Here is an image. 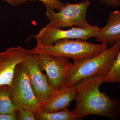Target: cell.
Masks as SVG:
<instances>
[{"instance_id":"7","label":"cell","mask_w":120,"mask_h":120,"mask_svg":"<svg viewBox=\"0 0 120 120\" xmlns=\"http://www.w3.org/2000/svg\"><path fill=\"white\" fill-rule=\"evenodd\" d=\"M20 64L28 70L33 89L42 107L55 95L57 90L52 88L47 76L42 73L37 54L28 56Z\"/></svg>"},{"instance_id":"17","label":"cell","mask_w":120,"mask_h":120,"mask_svg":"<svg viewBox=\"0 0 120 120\" xmlns=\"http://www.w3.org/2000/svg\"><path fill=\"white\" fill-rule=\"evenodd\" d=\"M100 2L107 6L117 8L120 6V0H99Z\"/></svg>"},{"instance_id":"5","label":"cell","mask_w":120,"mask_h":120,"mask_svg":"<svg viewBox=\"0 0 120 120\" xmlns=\"http://www.w3.org/2000/svg\"><path fill=\"white\" fill-rule=\"evenodd\" d=\"M90 4L88 0L80 2L71 4L65 3L58 13L47 5L46 14L49 20V24L60 28L76 26L86 28L90 26L87 19V12Z\"/></svg>"},{"instance_id":"2","label":"cell","mask_w":120,"mask_h":120,"mask_svg":"<svg viewBox=\"0 0 120 120\" xmlns=\"http://www.w3.org/2000/svg\"><path fill=\"white\" fill-rule=\"evenodd\" d=\"M120 49V39L111 47L96 55L73 60L69 69L64 86H73L77 82L88 77L105 76Z\"/></svg>"},{"instance_id":"3","label":"cell","mask_w":120,"mask_h":120,"mask_svg":"<svg viewBox=\"0 0 120 120\" xmlns=\"http://www.w3.org/2000/svg\"><path fill=\"white\" fill-rule=\"evenodd\" d=\"M108 48V45L104 43L95 44L85 40L63 39L50 45L37 42L36 46L30 51L32 54L45 53L76 60L95 56Z\"/></svg>"},{"instance_id":"9","label":"cell","mask_w":120,"mask_h":120,"mask_svg":"<svg viewBox=\"0 0 120 120\" xmlns=\"http://www.w3.org/2000/svg\"><path fill=\"white\" fill-rule=\"evenodd\" d=\"M30 50L21 46L11 47L0 52V86H11L18 64L30 55Z\"/></svg>"},{"instance_id":"11","label":"cell","mask_w":120,"mask_h":120,"mask_svg":"<svg viewBox=\"0 0 120 120\" xmlns=\"http://www.w3.org/2000/svg\"><path fill=\"white\" fill-rule=\"evenodd\" d=\"M98 41L112 45L120 39V11L115 10L109 14L107 24L100 28L95 38Z\"/></svg>"},{"instance_id":"15","label":"cell","mask_w":120,"mask_h":120,"mask_svg":"<svg viewBox=\"0 0 120 120\" xmlns=\"http://www.w3.org/2000/svg\"><path fill=\"white\" fill-rule=\"evenodd\" d=\"M5 2L13 5L18 6L29 0H38L41 2L44 5H47L53 9L59 11L65 4L60 0H2Z\"/></svg>"},{"instance_id":"10","label":"cell","mask_w":120,"mask_h":120,"mask_svg":"<svg viewBox=\"0 0 120 120\" xmlns=\"http://www.w3.org/2000/svg\"><path fill=\"white\" fill-rule=\"evenodd\" d=\"M77 92L74 86L64 85L58 90L55 95L41 107V111L52 112L60 111L70 105L76 99Z\"/></svg>"},{"instance_id":"14","label":"cell","mask_w":120,"mask_h":120,"mask_svg":"<svg viewBox=\"0 0 120 120\" xmlns=\"http://www.w3.org/2000/svg\"><path fill=\"white\" fill-rule=\"evenodd\" d=\"M104 79L105 82L110 83L120 84V49Z\"/></svg>"},{"instance_id":"18","label":"cell","mask_w":120,"mask_h":120,"mask_svg":"<svg viewBox=\"0 0 120 120\" xmlns=\"http://www.w3.org/2000/svg\"><path fill=\"white\" fill-rule=\"evenodd\" d=\"M0 120H18L16 112L0 113Z\"/></svg>"},{"instance_id":"16","label":"cell","mask_w":120,"mask_h":120,"mask_svg":"<svg viewBox=\"0 0 120 120\" xmlns=\"http://www.w3.org/2000/svg\"><path fill=\"white\" fill-rule=\"evenodd\" d=\"M18 120H36L34 112L28 109H19L16 111Z\"/></svg>"},{"instance_id":"13","label":"cell","mask_w":120,"mask_h":120,"mask_svg":"<svg viewBox=\"0 0 120 120\" xmlns=\"http://www.w3.org/2000/svg\"><path fill=\"white\" fill-rule=\"evenodd\" d=\"M16 112L11 98V87L8 85L0 86V113Z\"/></svg>"},{"instance_id":"12","label":"cell","mask_w":120,"mask_h":120,"mask_svg":"<svg viewBox=\"0 0 120 120\" xmlns=\"http://www.w3.org/2000/svg\"><path fill=\"white\" fill-rule=\"evenodd\" d=\"M35 116L36 120H78L77 114L75 111H70L68 108L52 112L41 111L35 113Z\"/></svg>"},{"instance_id":"6","label":"cell","mask_w":120,"mask_h":120,"mask_svg":"<svg viewBox=\"0 0 120 120\" xmlns=\"http://www.w3.org/2000/svg\"><path fill=\"white\" fill-rule=\"evenodd\" d=\"M100 28L97 26L90 25L86 28L72 27L70 29L64 30L48 23L40 31L38 34L32 36L37 42L45 45H50L60 39H78L87 41L96 38Z\"/></svg>"},{"instance_id":"1","label":"cell","mask_w":120,"mask_h":120,"mask_svg":"<svg viewBox=\"0 0 120 120\" xmlns=\"http://www.w3.org/2000/svg\"><path fill=\"white\" fill-rule=\"evenodd\" d=\"M105 76H96L83 79L74 86L77 92L74 110L78 120L89 115L102 116L117 120L120 118V101L100 90Z\"/></svg>"},{"instance_id":"8","label":"cell","mask_w":120,"mask_h":120,"mask_svg":"<svg viewBox=\"0 0 120 120\" xmlns=\"http://www.w3.org/2000/svg\"><path fill=\"white\" fill-rule=\"evenodd\" d=\"M37 55L39 66L46 72L49 85L53 90H59L64 85L72 63L67 57L45 53Z\"/></svg>"},{"instance_id":"4","label":"cell","mask_w":120,"mask_h":120,"mask_svg":"<svg viewBox=\"0 0 120 120\" xmlns=\"http://www.w3.org/2000/svg\"><path fill=\"white\" fill-rule=\"evenodd\" d=\"M11 87V95L16 111L28 109L36 113L41 111V105L35 94L29 73L20 64L17 65Z\"/></svg>"}]
</instances>
